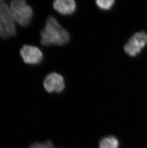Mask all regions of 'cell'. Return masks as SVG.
I'll return each mask as SVG.
<instances>
[{"label":"cell","mask_w":147,"mask_h":148,"mask_svg":"<svg viewBox=\"0 0 147 148\" xmlns=\"http://www.w3.org/2000/svg\"><path fill=\"white\" fill-rule=\"evenodd\" d=\"M54 10L63 15H70L76 9V3L73 0H56L53 3Z\"/></svg>","instance_id":"obj_7"},{"label":"cell","mask_w":147,"mask_h":148,"mask_svg":"<svg viewBox=\"0 0 147 148\" xmlns=\"http://www.w3.org/2000/svg\"><path fill=\"white\" fill-rule=\"evenodd\" d=\"M20 54L24 62L28 64H37L43 59L41 50L33 46L24 45L20 50Z\"/></svg>","instance_id":"obj_4"},{"label":"cell","mask_w":147,"mask_h":148,"mask_svg":"<svg viewBox=\"0 0 147 148\" xmlns=\"http://www.w3.org/2000/svg\"><path fill=\"white\" fill-rule=\"evenodd\" d=\"M114 0H98L96 1L97 6L102 10H109L115 3Z\"/></svg>","instance_id":"obj_9"},{"label":"cell","mask_w":147,"mask_h":148,"mask_svg":"<svg viewBox=\"0 0 147 148\" xmlns=\"http://www.w3.org/2000/svg\"><path fill=\"white\" fill-rule=\"evenodd\" d=\"M119 141L116 137L108 136L102 139L99 148H119Z\"/></svg>","instance_id":"obj_8"},{"label":"cell","mask_w":147,"mask_h":148,"mask_svg":"<svg viewBox=\"0 0 147 148\" xmlns=\"http://www.w3.org/2000/svg\"><path fill=\"white\" fill-rule=\"evenodd\" d=\"M0 20L4 24L9 37L16 35L14 19L10 8L5 2L0 1Z\"/></svg>","instance_id":"obj_6"},{"label":"cell","mask_w":147,"mask_h":148,"mask_svg":"<svg viewBox=\"0 0 147 148\" xmlns=\"http://www.w3.org/2000/svg\"><path fill=\"white\" fill-rule=\"evenodd\" d=\"M28 148H54V147L52 142L47 140L44 143H33Z\"/></svg>","instance_id":"obj_10"},{"label":"cell","mask_w":147,"mask_h":148,"mask_svg":"<svg viewBox=\"0 0 147 148\" xmlns=\"http://www.w3.org/2000/svg\"><path fill=\"white\" fill-rule=\"evenodd\" d=\"M147 44V33L142 31L135 33L125 44V52L131 57H135L140 53Z\"/></svg>","instance_id":"obj_3"},{"label":"cell","mask_w":147,"mask_h":148,"mask_svg":"<svg viewBox=\"0 0 147 148\" xmlns=\"http://www.w3.org/2000/svg\"><path fill=\"white\" fill-rule=\"evenodd\" d=\"M9 37V36L8 34L7 33V30L6 29L5 25L0 20V38L6 39Z\"/></svg>","instance_id":"obj_11"},{"label":"cell","mask_w":147,"mask_h":148,"mask_svg":"<svg viewBox=\"0 0 147 148\" xmlns=\"http://www.w3.org/2000/svg\"><path fill=\"white\" fill-rule=\"evenodd\" d=\"M10 10L14 21L20 26L27 27L32 21L33 11L24 0H14L10 3Z\"/></svg>","instance_id":"obj_2"},{"label":"cell","mask_w":147,"mask_h":148,"mask_svg":"<svg viewBox=\"0 0 147 148\" xmlns=\"http://www.w3.org/2000/svg\"><path fill=\"white\" fill-rule=\"evenodd\" d=\"M44 86L46 91L49 93L61 92L65 88L64 78L57 73H51L46 77Z\"/></svg>","instance_id":"obj_5"},{"label":"cell","mask_w":147,"mask_h":148,"mask_svg":"<svg viewBox=\"0 0 147 148\" xmlns=\"http://www.w3.org/2000/svg\"><path fill=\"white\" fill-rule=\"evenodd\" d=\"M41 43L44 46L52 45L63 46L70 41V35L56 18L49 16L46 21L43 30L40 32Z\"/></svg>","instance_id":"obj_1"}]
</instances>
